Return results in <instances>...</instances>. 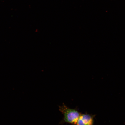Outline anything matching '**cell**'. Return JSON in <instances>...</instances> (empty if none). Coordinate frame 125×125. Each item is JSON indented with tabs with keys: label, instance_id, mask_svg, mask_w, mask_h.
Masks as SVG:
<instances>
[{
	"label": "cell",
	"instance_id": "obj_1",
	"mask_svg": "<svg viewBox=\"0 0 125 125\" xmlns=\"http://www.w3.org/2000/svg\"><path fill=\"white\" fill-rule=\"evenodd\" d=\"M59 110L63 114V118L61 123L76 125L81 114L77 109L69 108L63 104L59 106Z\"/></svg>",
	"mask_w": 125,
	"mask_h": 125
},
{
	"label": "cell",
	"instance_id": "obj_2",
	"mask_svg": "<svg viewBox=\"0 0 125 125\" xmlns=\"http://www.w3.org/2000/svg\"><path fill=\"white\" fill-rule=\"evenodd\" d=\"M94 116L87 114H81L76 125H93Z\"/></svg>",
	"mask_w": 125,
	"mask_h": 125
}]
</instances>
